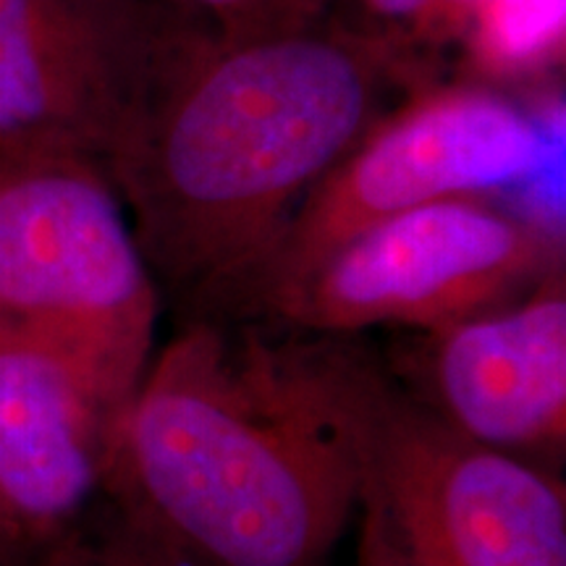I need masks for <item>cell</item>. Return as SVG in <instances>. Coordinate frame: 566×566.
Segmentation results:
<instances>
[{
  "instance_id": "cell-3",
  "label": "cell",
  "mask_w": 566,
  "mask_h": 566,
  "mask_svg": "<svg viewBox=\"0 0 566 566\" xmlns=\"http://www.w3.org/2000/svg\"><path fill=\"white\" fill-rule=\"evenodd\" d=\"M160 289L108 174L69 153H0V338L51 349L129 399Z\"/></svg>"
},
{
  "instance_id": "cell-4",
  "label": "cell",
  "mask_w": 566,
  "mask_h": 566,
  "mask_svg": "<svg viewBox=\"0 0 566 566\" xmlns=\"http://www.w3.org/2000/svg\"><path fill=\"white\" fill-rule=\"evenodd\" d=\"M548 155L546 126L514 97L480 82H424L304 195L223 315L254 317L346 239L399 212L522 187Z\"/></svg>"
},
{
  "instance_id": "cell-2",
  "label": "cell",
  "mask_w": 566,
  "mask_h": 566,
  "mask_svg": "<svg viewBox=\"0 0 566 566\" xmlns=\"http://www.w3.org/2000/svg\"><path fill=\"white\" fill-rule=\"evenodd\" d=\"M433 80L331 17L252 40L197 24L103 166L158 289L187 315H223L304 195Z\"/></svg>"
},
{
  "instance_id": "cell-7",
  "label": "cell",
  "mask_w": 566,
  "mask_h": 566,
  "mask_svg": "<svg viewBox=\"0 0 566 566\" xmlns=\"http://www.w3.org/2000/svg\"><path fill=\"white\" fill-rule=\"evenodd\" d=\"M195 27L150 0H0V153L105 166Z\"/></svg>"
},
{
  "instance_id": "cell-15",
  "label": "cell",
  "mask_w": 566,
  "mask_h": 566,
  "mask_svg": "<svg viewBox=\"0 0 566 566\" xmlns=\"http://www.w3.org/2000/svg\"><path fill=\"white\" fill-rule=\"evenodd\" d=\"M0 566H21V564L13 562V558H11L9 554H6L3 548H0Z\"/></svg>"
},
{
  "instance_id": "cell-1",
  "label": "cell",
  "mask_w": 566,
  "mask_h": 566,
  "mask_svg": "<svg viewBox=\"0 0 566 566\" xmlns=\"http://www.w3.org/2000/svg\"><path fill=\"white\" fill-rule=\"evenodd\" d=\"M373 370L346 338L187 315L122 409L105 501L187 566H331L365 491Z\"/></svg>"
},
{
  "instance_id": "cell-8",
  "label": "cell",
  "mask_w": 566,
  "mask_h": 566,
  "mask_svg": "<svg viewBox=\"0 0 566 566\" xmlns=\"http://www.w3.org/2000/svg\"><path fill=\"white\" fill-rule=\"evenodd\" d=\"M126 401L42 346L0 338V548L34 558L105 504Z\"/></svg>"
},
{
  "instance_id": "cell-12",
  "label": "cell",
  "mask_w": 566,
  "mask_h": 566,
  "mask_svg": "<svg viewBox=\"0 0 566 566\" xmlns=\"http://www.w3.org/2000/svg\"><path fill=\"white\" fill-rule=\"evenodd\" d=\"M30 566H187L113 512L108 501Z\"/></svg>"
},
{
  "instance_id": "cell-9",
  "label": "cell",
  "mask_w": 566,
  "mask_h": 566,
  "mask_svg": "<svg viewBox=\"0 0 566 566\" xmlns=\"http://www.w3.org/2000/svg\"><path fill=\"white\" fill-rule=\"evenodd\" d=\"M415 399L472 441L554 462L566 443L564 263L525 294L424 331Z\"/></svg>"
},
{
  "instance_id": "cell-5",
  "label": "cell",
  "mask_w": 566,
  "mask_h": 566,
  "mask_svg": "<svg viewBox=\"0 0 566 566\" xmlns=\"http://www.w3.org/2000/svg\"><path fill=\"white\" fill-rule=\"evenodd\" d=\"M562 263V237L541 221L491 195L443 197L346 239L254 321L336 338L424 334L525 294Z\"/></svg>"
},
{
  "instance_id": "cell-14",
  "label": "cell",
  "mask_w": 566,
  "mask_h": 566,
  "mask_svg": "<svg viewBox=\"0 0 566 566\" xmlns=\"http://www.w3.org/2000/svg\"><path fill=\"white\" fill-rule=\"evenodd\" d=\"M359 535H357V566H420L407 554L399 537L388 525L384 509L370 493L363 491L359 501Z\"/></svg>"
},
{
  "instance_id": "cell-6",
  "label": "cell",
  "mask_w": 566,
  "mask_h": 566,
  "mask_svg": "<svg viewBox=\"0 0 566 566\" xmlns=\"http://www.w3.org/2000/svg\"><path fill=\"white\" fill-rule=\"evenodd\" d=\"M365 493L420 566H566V488L551 467L459 433L375 365Z\"/></svg>"
},
{
  "instance_id": "cell-11",
  "label": "cell",
  "mask_w": 566,
  "mask_h": 566,
  "mask_svg": "<svg viewBox=\"0 0 566 566\" xmlns=\"http://www.w3.org/2000/svg\"><path fill=\"white\" fill-rule=\"evenodd\" d=\"M485 0H357L354 27L433 71V55L464 45Z\"/></svg>"
},
{
  "instance_id": "cell-13",
  "label": "cell",
  "mask_w": 566,
  "mask_h": 566,
  "mask_svg": "<svg viewBox=\"0 0 566 566\" xmlns=\"http://www.w3.org/2000/svg\"><path fill=\"white\" fill-rule=\"evenodd\" d=\"M174 9L221 40H252L328 19L331 0H174Z\"/></svg>"
},
{
  "instance_id": "cell-10",
  "label": "cell",
  "mask_w": 566,
  "mask_h": 566,
  "mask_svg": "<svg viewBox=\"0 0 566 566\" xmlns=\"http://www.w3.org/2000/svg\"><path fill=\"white\" fill-rule=\"evenodd\" d=\"M464 45L491 80L551 66L562 59L564 0H485Z\"/></svg>"
}]
</instances>
